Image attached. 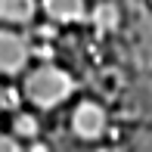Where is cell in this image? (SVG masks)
<instances>
[{"label": "cell", "instance_id": "obj_1", "mask_svg": "<svg viewBox=\"0 0 152 152\" xmlns=\"http://www.w3.org/2000/svg\"><path fill=\"white\" fill-rule=\"evenodd\" d=\"M25 106L37 115L68 112L75 99L81 96V84L62 62H34L31 72L19 81Z\"/></svg>", "mask_w": 152, "mask_h": 152}, {"label": "cell", "instance_id": "obj_2", "mask_svg": "<svg viewBox=\"0 0 152 152\" xmlns=\"http://www.w3.org/2000/svg\"><path fill=\"white\" fill-rule=\"evenodd\" d=\"M65 130H68V137H72L75 143L102 152L109 140H115V130H118L112 124L109 96L81 93L65 112Z\"/></svg>", "mask_w": 152, "mask_h": 152}, {"label": "cell", "instance_id": "obj_3", "mask_svg": "<svg viewBox=\"0 0 152 152\" xmlns=\"http://www.w3.org/2000/svg\"><path fill=\"white\" fill-rule=\"evenodd\" d=\"M34 65V40L31 34L0 28V78L6 84H19Z\"/></svg>", "mask_w": 152, "mask_h": 152}, {"label": "cell", "instance_id": "obj_4", "mask_svg": "<svg viewBox=\"0 0 152 152\" xmlns=\"http://www.w3.org/2000/svg\"><path fill=\"white\" fill-rule=\"evenodd\" d=\"M96 0H40L44 22L56 28H90Z\"/></svg>", "mask_w": 152, "mask_h": 152}, {"label": "cell", "instance_id": "obj_5", "mask_svg": "<svg viewBox=\"0 0 152 152\" xmlns=\"http://www.w3.org/2000/svg\"><path fill=\"white\" fill-rule=\"evenodd\" d=\"M44 22L40 0H0V28L31 34Z\"/></svg>", "mask_w": 152, "mask_h": 152}, {"label": "cell", "instance_id": "obj_6", "mask_svg": "<svg viewBox=\"0 0 152 152\" xmlns=\"http://www.w3.org/2000/svg\"><path fill=\"white\" fill-rule=\"evenodd\" d=\"M6 130H10L22 146L37 143V140H44V115H37L34 109L25 106V109H19V112L6 115Z\"/></svg>", "mask_w": 152, "mask_h": 152}, {"label": "cell", "instance_id": "obj_7", "mask_svg": "<svg viewBox=\"0 0 152 152\" xmlns=\"http://www.w3.org/2000/svg\"><path fill=\"white\" fill-rule=\"evenodd\" d=\"M0 109H3L6 115H12V112H19V109H25V99H22L19 84H6L3 96H0Z\"/></svg>", "mask_w": 152, "mask_h": 152}, {"label": "cell", "instance_id": "obj_8", "mask_svg": "<svg viewBox=\"0 0 152 152\" xmlns=\"http://www.w3.org/2000/svg\"><path fill=\"white\" fill-rule=\"evenodd\" d=\"M34 62H56V50L47 40H34Z\"/></svg>", "mask_w": 152, "mask_h": 152}, {"label": "cell", "instance_id": "obj_9", "mask_svg": "<svg viewBox=\"0 0 152 152\" xmlns=\"http://www.w3.org/2000/svg\"><path fill=\"white\" fill-rule=\"evenodd\" d=\"M0 152H25V146L10 134V130H3V134H0Z\"/></svg>", "mask_w": 152, "mask_h": 152}, {"label": "cell", "instance_id": "obj_10", "mask_svg": "<svg viewBox=\"0 0 152 152\" xmlns=\"http://www.w3.org/2000/svg\"><path fill=\"white\" fill-rule=\"evenodd\" d=\"M25 152H56V149H53L47 140H37V143H28V146H25Z\"/></svg>", "mask_w": 152, "mask_h": 152}, {"label": "cell", "instance_id": "obj_11", "mask_svg": "<svg viewBox=\"0 0 152 152\" xmlns=\"http://www.w3.org/2000/svg\"><path fill=\"white\" fill-rule=\"evenodd\" d=\"M3 130H6V112L0 109V134H3Z\"/></svg>", "mask_w": 152, "mask_h": 152}, {"label": "cell", "instance_id": "obj_12", "mask_svg": "<svg viewBox=\"0 0 152 152\" xmlns=\"http://www.w3.org/2000/svg\"><path fill=\"white\" fill-rule=\"evenodd\" d=\"M3 90H6V81H3V78H0V96H3Z\"/></svg>", "mask_w": 152, "mask_h": 152}]
</instances>
